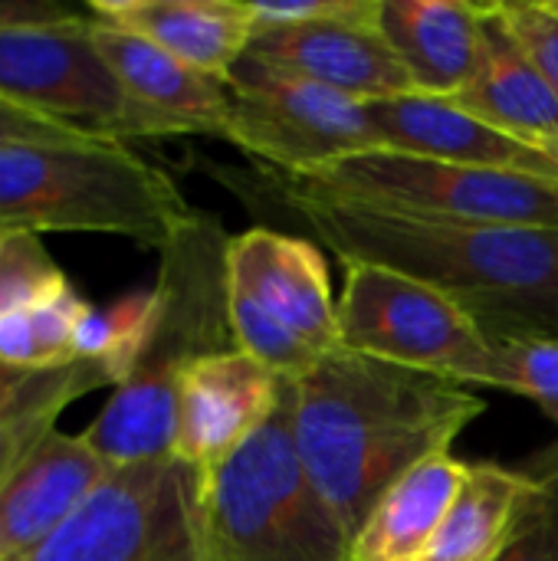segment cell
<instances>
[{
	"mask_svg": "<svg viewBox=\"0 0 558 561\" xmlns=\"http://www.w3.org/2000/svg\"><path fill=\"white\" fill-rule=\"evenodd\" d=\"M250 207H270L342 263H378L424 279L460 302L500 348L558 339V230L457 224L349 201L296 194L270 171L217 168Z\"/></svg>",
	"mask_w": 558,
	"mask_h": 561,
	"instance_id": "1",
	"label": "cell"
},
{
	"mask_svg": "<svg viewBox=\"0 0 558 561\" xmlns=\"http://www.w3.org/2000/svg\"><path fill=\"white\" fill-rule=\"evenodd\" d=\"M487 411L470 388L349 348L322 355L293 381L299 460L355 536L382 493L451 444Z\"/></svg>",
	"mask_w": 558,
	"mask_h": 561,
	"instance_id": "2",
	"label": "cell"
},
{
	"mask_svg": "<svg viewBox=\"0 0 558 561\" xmlns=\"http://www.w3.org/2000/svg\"><path fill=\"white\" fill-rule=\"evenodd\" d=\"M227 243L220 220L194 210L158 250L155 322L145 352L82 431L109 467L174 454L181 375L204 355L237 348L227 312Z\"/></svg>",
	"mask_w": 558,
	"mask_h": 561,
	"instance_id": "3",
	"label": "cell"
},
{
	"mask_svg": "<svg viewBox=\"0 0 558 561\" xmlns=\"http://www.w3.org/2000/svg\"><path fill=\"white\" fill-rule=\"evenodd\" d=\"M191 217L171 174L125 141L0 145L3 230L112 233L161 250Z\"/></svg>",
	"mask_w": 558,
	"mask_h": 561,
	"instance_id": "4",
	"label": "cell"
},
{
	"mask_svg": "<svg viewBox=\"0 0 558 561\" xmlns=\"http://www.w3.org/2000/svg\"><path fill=\"white\" fill-rule=\"evenodd\" d=\"M207 533L214 561H352V533L293 440V381L280 411L207 473Z\"/></svg>",
	"mask_w": 558,
	"mask_h": 561,
	"instance_id": "5",
	"label": "cell"
},
{
	"mask_svg": "<svg viewBox=\"0 0 558 561\" xmlns=\"http://www.w3.org/2000/svg\"><path fill=\"white\" fill-rule=\"evenodd\" d=\"M296 194L457 224L558 230V178L474 168L405 151H362L309 174L270 171Z\"/></svg>",
	"mask_w": 558,
	"mask_h": 561,
	"instance_id": "6",
	"label": "cell"
},
{
	"mask_svg": "<svg viewBox=\"0 0 558 561\" xmlns=\"http://www.w3.org/2000/svg\"><path fill=\"white\" fill-rule=\"evenodd\" d=\"M339 342L349 352L428 371L464 388H503L500 348L437 286L378 263H342Z\"/></svg>",
	"mask_w": 558,
	"mask_h": 561,
	"instance_id": "7",
	"label": "cell"
},
{
	"mask_svg": "<svg viewBox=\"0 0 558 561\" xmlns=\"http://www.w3.org/2000/svg\"><path fill=\"white\" fill-rule=\"evenodd\" d=\"M20 561H214L207 473L174 454L112 467L72 519Z\"/></svg>",
	"mask_w": 558,
	"mask_h": 561,
	"instance_id": "8",
	"label": "cell"
},
{
	"mask_svg": "<svg viewBox=\"0 0 558 561\" xmlns=\"http://www.w3.org/2000/svg\"><path fill=\"white\" fill-rule=\"evenodd\" d=\"M0 99L92 138H174L118 82L95 46L92 13L59 26L0 30Z\"/></svg>",
	"mask_w": 558,
	"mask_h": 561,
	"instance_id": "9",
	"label": "cell"
},
{
	"mask_svg": "<svg viewBox=\"0 0 558 561\" xmlns=\"http://www.w3.org/2000/svg\"><path fill=\"white\" fill-rule=\"evenodd\" d=\"M227 138L280 174H309L339 158L382 148L368 102L270 72L240 59L230 72Z\"/></svg>",
	"mask_w": 558,
	"mask_h": 561,
	"instance_id": "10",
	"label": "cell"
},
{
	"mask_svg": "<svg viewBox=\"0 0 558 561\" xmlns=\"http://www.w3.org/2000/svg\"><path fill=\"white\" fill-rule=\"evenodd\" d=\"M227 286L319 355L342 348L339 299L319 243L276 227H250L227 243Z\"/></svg>",
	"mask_w": 558,
	"mask_h": 561,
	"instance_id": "11",
	"label": "cell"
},
{
	"mask_svg": "<svg viewBox=\"0 0 558 561\" xmlns=\"http://www.w3.org/2000/svg\"><path fill=\"white\" fill-rule=\"evenodd\" d=\"M289 381L240 348L194 362L178 385L174 457L214 473L283 404Z\"/></svg>",
	"mask_w": 558,
	"mask_h": 561,
	"instance_id": "12",
	"label": "cell"
},
{
	"mask_svg": "<svg viewBox=\"0 0 558 561\" xmlns=\"http://www.w3.org/2000/svg\"><path fill=\"white\" fill-rule=\"evenodd\" d=\"M243 59L358 102H385L418 92L411 72L372 23L260 26L253 30Z\"/></svg>",
	"mask_w": 558,
	"mask_h": 561,
	"instance_id": "13",
	"label": "cell"
},
{
	"mask_svg": "<svg viewBox=\"0 0 558 561\" xmlns=\"http://www.w3.org/2000/svg\"><path fill=\"white\" fill-rule=\"evenodd\" d=\"M368 115L378 128L382 148L388 151L474 164V168L558 178V158L543 151L539 145H529L477 118L457 99L414 92L401 99L368 102Z\"/></svg>",
	"mask_w": 558,
	"mask_h": 561,
	"instance_id": "14",
	"label": "cell"
},
{
	"mask_svg": "<svg viewBox=\"0 0 558 561\" xmlns=\"http://www.w3.org/2000/svg\"><path fill=\"white\" fill-rule=\"evenodd\" d=\"M112 467L82 434L53 431L0 483V561H20L56 536Z\"/></svg>",
	"mask_w": 558,
	"mask_h": 561,
	"instance_id": "15",
	"label": "cell"
},
{
	"mask_svg": "<svg viewBox=\"0 0 558 561\" xmlns=\"http://www.w3.org/2000/svg\"><path fill=\"white\" fill-rule=\"evenodd\" d=\"M92 36L109 66L115 69L125 92L155 118H161L174 138L210 135L227 138L234 92L227 82L197 72L194 66L174 59L155 43L128 33L122 26L92 16Z\"/></svg>",
	"mask_w": 558,
	"mask_h": 561,
	"instance_id": "16",
	"label": "cell"
},
{
	"mask_svg": "<svg viewBox=\"0 0 558 561\" xmlns=\"http://www.w3.org/2000/svg\"><path fill=\"white\" fill-rule=\"evenodd\" d=\"M378 30L424 95H460L487 59L483 3L378 0Z\"/></svg>",
	"mask_w": 558,
	"mask_h": 561,
	"instance_id": "17",
	"label": "cell"
},
{
	"mask_svg": "<svg viewBox=\"0 0 558 561\" xmlns=\"http://www.w3.org/2000/svg\"><path fill=\"white\" fill-rule=\"evenodd\" d=\"M89 13L220 82H230L253 36L250 3L240 0H92Z\"/></svg>",
	"mask_w": 558,
	"mask_h": 561,
	"instance_id": "18",
	"label": "cell"
},
{
	"mask_svg": "<svg viewBox=\"0 0 558 561\" xmlns=\"http://www.w3.org/2000/svg\"><path fill=\"white\" fill-rule=\"evenodd\" d=\"M467 477V463L437 454L395 480L362 529L352 536V561H424L447 510Z\"/></svg>",
	"mask_w": 558,
	"mask_h": 561,
	"instance_id": "19",
	"label": "cell"
},
{
	"mask_svg": "<svg viewBox=\"0 0 558 561\" xmlns=\"http://www.w3.org/2000/svg\"><path fill=\"white\" fill-rule=\"evenodd\" d=\"M533 477L480 460L467 463L464 486L444 516V526L424 561H497L503 556L520 500Z\"/></svg>",
	"mask_w": 558,
	"mask_h": 561,
	"instance_id": "20",
	"label": "cell"
},
{
	"mask_svg": "<svg viewBox=\"0 0 558 561\" xmlns=\"http://www.w3.org/2000/svg\"><path fill=\"white\" fill-rule=\"evenodd\" d=\"M99 388L115 391V378L99 362H86V358H72L56 368L26 371L23 385L0 411V483L36 444H43L56 431L59 414L72 401Z\"/></svg>",
	"mask_w": 558,
	"mask_h": 561,
	"instance_id": "21",
	"label": "cell"
},
{
	"mask_svg": "<svg viewBox=\"0 0 558 561\" xmlns=\"http://www.w3.org/2000/svg\"><path fill=\"white\" fill-rule=\"evenodd\" d=\"M89 302L66 279L39 302L0 319V365L20 371L56 368L76 358V329Z\"/></svg>",
	"mask_w": 558,
	"mask_h": 561,
	"instance_id": "22",
	"label": "cell"
},
{
	"mask_svg": "<svg viewBox=\"0 0 558 561\" xmlns=\"http://www.w3.org/2000/svg\"><path fill=\"white\" fill-rule=\"evenodd\" d=\"M155 322V289L118 296L105 306H89L76 329V358L99 362L115 388L138 365Z\"/></svg>",
	"mask_w": 558,
	"mask_h": 561,
	"instance_id": "23",
	"label": "cell"
},
{
	"mask_svg": "<svg viewBox=\"0 0 558 561\" xmlns=\"http://www.w3.org/2000/svg\"><path fill=\"white\" fill-rule=\"evenodd\" d=\"M62 283H66V273L56 266L39 233L10 230L3 237L0 243V319L39 302Z\"/></svg>",
	"mask_w": 558,
	"mask_h": 561,
	"instance_id": "24",
	"label": "cell"
},
{
	"mask_svg": "<svg viewBox=\"0 0 558 561\" xmlns=\"http://www.w3.org/2000/svg\"><path fill=\"white\" fill-rule=\"evenodd\" d=\"M506 365V391L529 398L558 427V339H520L500 345ZM558 447L543 457V470H556ZM539 473V470H536Z\"/></svg>",
	"mask_w": 558,
	"mask_h": 561,
	"instance_id": "25",
	"label": "cell"
},
{
	"mask_svg": "<svg viewBox=\"0 0 558 561\" xmlns=\"http://www.w3.org/2000/svg\"><path fill=\"white\" fill-rule=\"evenodd\" d=\"M529 477L513 536L497 561H558V467Z\"/></svg>",
	"mask_w": 558,
	"mask_h": 561,
	"instance_id": "26",
	"label": "cell"
},
{
	"mask_svg": "<svg viewBox=\"0 0 558 561\" xmlns=\"http://www.w3.org/2000/svg\"><path fill=\"white\" fill-rule=\"evenodd\" d=\"M500 23L558 95V10L553 3H493Z\"/></svg>",
	"mask_w": 558,
	"mask_h": 561,
	"instance_id": "27",
	"label": "cell"
},
{
	"mask_svg": "<svg viewBox=\"0 0 558 561\" xmlns=\"http://www.w3.org/2000/svg\"><path fill=\"white\" fill-rule=\"evenodd\" d=\"M253 30L296 23H372L378 26V0H253Z\"/></svg>",
	"mask_w": 558,
	"mask_h": 561,
	"instance_id": "28",
	"label": "cell"
},
{
	"mask_svg": "<svg viewBox=\"0 0 558 561\" xmlns=\"http://www.w3.org/2000/svg\"><path fill=\"white\" fill-rule=\"evenodd\" d=\"M92 135H82L76 128H66L53 118H43L36 112H26L13 102L0 99V145H26V141H89Z\"/></svg>",
	"mask_w": 558,
	"mask_h": 561,
	"instance_id": "29",
	"label": "cell"
},
{
	"mask_svg": "<svg viewBox=\"0 0 558 561\" xmlns=\"http://www.w3.org/2000/svg\"><path fill=\"white\" fill-rule=\"evenodd\" d=\"M89 10H76L56 0H0V30L20 26H59L86 16Z\"/></svg>",
	"mask_w": 558,
	"mask_h": 561,
	"instance_id": "30",
	"label": "cell"
},
{
	"mask_svg": "<svg viewBox=\"0 0 558 561\" xmlns=\"http://www.w3.org/2000/svg\"><path fill=\"white\" fill-rule=\"evenodd\" d=\"M23 378H26V371L10 368V365H0V411H3V404L13 398V391L23 385Z\"/></svg>",
	"mask_w": 558,
	"mask_h": 561,
	"instance_id": "31",
	"label": "cell"
},
{
	"mask_svg": "<svg viewBox=\"0 0 558 561\" xmlns=\"http://www.w3.org/2000/svg\"><path fill=\"white\" fill-rule=\"evenodd\" d=\"M7 233H10V230H3V227H0V243H3V237H7Z\"/></svg>",
	"mask_w": 558,
	"mask_h": 561,
	"instance_id": "32",
	"label": "cell"
},
{
	"mask_svg": "<svg viewBox=\"0 0 558 561\" xmlns=\"http://www.w3.org/2000/svg\"><path fill=\"white\" fill-rule=\"evenodd\" d=\"M553 7H556V10H558V0H553Z\"/></svg>",
	"mask_w": 558,
	"mask_h": 561,
	"instance_id": "33",
	"label": "cell"
}]
</instances>
